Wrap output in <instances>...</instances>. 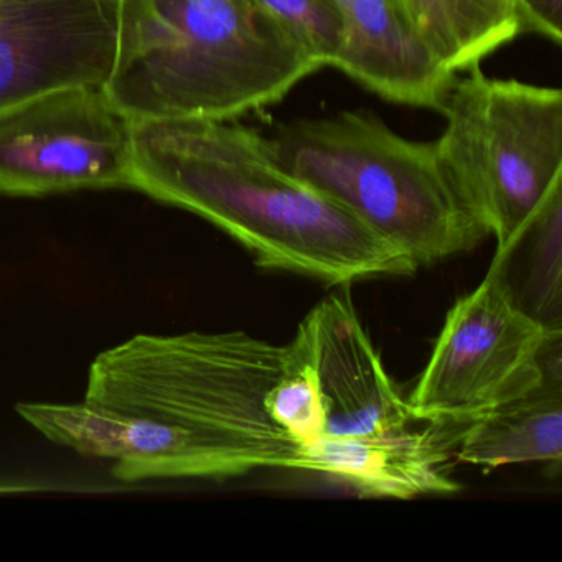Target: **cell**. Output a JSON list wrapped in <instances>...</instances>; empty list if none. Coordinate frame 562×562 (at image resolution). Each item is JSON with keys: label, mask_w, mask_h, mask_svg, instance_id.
<instances>
[{"label": "cell", "mask_w": 562, "mask_h": 562, "mask_svg": "<svg viewBox=\"0 0 562 562\" xmlns=\"http://www.w3.org/2000/svg\"><path fill=\"white\" fill-rule=\"evenodd\" d=\"M120 0H0V110L114 70Z\"/></svg>", "instance_id": "9c48e42d"}, {"label": "cell", "mask_w": 562, "mask_h": 562, "mask_svg": "<svg viewBox=\"0 0 562 562\" xmlns=\"http://www.w3.org/2000/svg\"><path fill=\"white\" fill-rule=\"evenodd\" d=\"M131 189L202 216L259 268L325 284L417 271L413 259L341 203L279 164L271 137L232 121H131Z\"/></svg>", "instance_id": "6da1fadb"}, {"label": "cell", "mask_w": 562, "mask_h": 562, "mask_svg": "<svg viewBox=\"0 0 562 562\" xmlns=\"http://www.w3.org/2000/svg\"><path fill=\"white\" fill-rule=\"evenodd\" d=\"M561 456L562 386L548 383L467 424L457 442L459 462L485 470Z\"/></svg>", "instance_id": "4fadbf2b"}, {"label": "cell", "mask_w": 562, "mask_h": 562, "mask_svg": "<svg viewBox=\"0 0 562 562\" xmlns=\"http://www.w3.org/2000/svg\"><path fill=\"white\" fill-rule=\"evenodd\" d=\"M317 70L258 0H120L104 91L130 121H232Z\"/></svg>", "instance_id": "7a4b0ae2"}, {"label": "cell", "mask_w": 562, "mask_h": 562, "mask_svg": "<svg viewBox=\"0 0 562 562\" xmlns=\"http://www.w3.org/2000/svg\"><path fill=\"white\" fill-rule=\"evenodd\" d=\"M521 32H535L554 44L562 42V0H513Z\"/></svg>", "instance_id": "ac0fdd59"}, {"label": "cell", "mask_w": 562, "mask_h": 562, "mask_svg": "<svg viewBox=\"0 0 562 562\" xmlns=\"http://www.w3.org/2000/svg\"><path fill=\"white\" fill-rule=\"evenodd\" d=\"M27 490H31V486L11 485V483H0V495H4V493L27 492Z\"/></svg>", "instance_id": "d6986e66"}, {"label": "cell", "mask_w": 562, "mask_h": 562, "mask_svg": "<svg viewBox=\"0 0 562 562\" xmlns=\"http://www.w3.org/2000/svg\"><path fill=\"white\" fill-rule=\"evenodd\" d=\"M284 348L281 374L266 394V413L289 439L301 446L324 436V403L307 361L289 345Z\"/></svg>", "instance_id": "2e32d148"}, {"label": "cell", "mask_w": 562, "mask_h": 562, "mask_svg": "<svg viewBox=\"0 0 562 562\" xmlns=\"http://www.w3.org/2000/svg\"><path fill=\"white\" fill-rule=\"evenodd\" d=\"M548 330L526 314L509 288L505 262L447 314L426 368L407 397L414 420L467 426L546 383Z\"/></svg>", "instance_id": "8992f818"}, {"label": "cell", "mask_w": 562, "mask_h": 562, "mask_svg": "<svg viewBox=\"0 0 562 562\" xmlns=\"http://www.w3.org/2000/svg\"><path fill=\"white\" fill-rule=\"evenodd\" d=\"M344 38L334 67L393 103L442 110L456 75L446 70L401 0H337Z\"/></svg>", "instance_id": "7c38bea8"}, {"label": "cell", "mask_w": 562, "mask_h": 562, "mask_svg": "<svg viewBox=\"0 0 562 562\" xmlns=\"http://www.w3.org/2000/svg\"><path fill=\"white\" fill-rule=\"evenodd\" d=\"M131 121L104 87L65 88L0 110V195L131 189Z\"/></svg>", "instance_id": "52a82bcc"}, {"label": "cell", "mask_w": 562, "mask_h": 562, "mask_svg": "<svg viewBox=\"0 0 562 562\" xmlns=\"http://www.w3.org/2000/svg\"><path fill=\"white\" fill-rule=\"evenodd\" d=\"M19 416L58 446L113 460V476L146 480H223L261 469L294 470L299 443L213 436L189 427L97 404L19 403Z\"/></svg>", "instance_id": "ba28073f"}, {"label": "cell", "mask_w": 562, "mask_h": 562, "mask_svg": "<svg viewBox=\"0 0 562 562\" xmlns=\"http://www.w3.org/2000/svg\"><path fill=\"white\" fill-rule=\"evenodd\" d=\"M463 427L427 424L424 430L406 427L374 436L317 437L299 446L294 470L331 476L363 498L450 495L459 492L449 460Z\"/></svg>", "instance_id": "8fae6325"}, {"label": "cell", "mask_w": 562, "mask_h": 562, "mask_svg": "<svg viewBox=\"0 0 562 562\" xmlns=\"http://www.w3.org/2000/svg\"><path fill=\"white\" fill-rule=\"evenodd\" d=\"M512 2H513V0H512Z\"/></svg>", "instance_id": "ffe728a7"}, {"label": "cell", "mask_w": 562, "mask_h": 562, "mask_svg": "<svg viewBox=\"0 0 562 562\" xmlns=\"http://www.w3.org/2000/svg\"><path fill=\"white\" fill-rule=\"evenodd\" d=\"M436 140L460 199L506 255L562 189V91L490 78L453 81Z\"/></svg>", "instance_id": "5b68a950"}, {"label": "cell", "mask_w": 562, "mask_h": 562, "mask_svg": "<svg viewBox=\"0 0 562 562\" xmlns=\"http://www.w3.org/2000/svg\"><path fill=\"white\" fill-rule=\"evenodd\" d=\"M513 249L522 252L521 278L508 281L519 282L513 289L516 302L548 330H561L562 189L552 193Z\"/></svg>", "instance_id": "9a60e30c"}, {"label": "cell", "mask_w": 562, "mask_h": 562, "mask_svg": "<svg viewBox=\"0 0 562 562\" xmlns=\"http://www.w3.org/2000/svg\"><path fill=\"white\" fill-rule=\"evenodd\" d=\"M288 345L314 371L324 436H374L414 423L407 397L387 374L348 299L330 295L315 305Z\"/></svg>", "instance_id": "30bf717a"}, {"label": "cell", "mask_w": 562, "mask_h": 562, "mask_svg": "<svg viewBox=\"0 0 562 562\" xmlns=\"http://www.w3.org/2000/svg\"><path fill=\"white\" fill-rule=\"evenodd\" d=\"M315 67H334L344 38L337 0H258Z\"/></svg>", "instance_id": "e0dca14e"}, {"label": "cell", "mask_w": 562, "mask_h": 562, "mask_svg": "<svg viewBox=\"0 0 562 562\" xmlns=\"http://www.w3.org/2000/svg\"><path fill=\"white\" fill-rule=\"evenodd\" d=\"M447 71L479 67L521 34L512 0H401Z\"/></svg>", "instance_id": "5bb4252c"}, {"label": "cell", "mask_w": 562, "mask_h": 562, "mask_svg": "<svg viewBox=\"0 0 562 562\" xmlns=\"http://www.w3.org/2000/svg\"><path fill=\"white\" fill-rule=\"evenodd\" d=\"M284 353L245 331L137 334L94 358L85 401L213 436L292 446L265 406Z\"/></svg>", "instance_id": "277c9868"}, {"label": "cell", "mask_w": 562, "mask_h": 562, "mask_svg": "<svg viewBox=\"0 0 562 562\" xmlns=\"http://www.w3.org/2000/svg\"><path fill=\"white\" fill-rule=\"evenodd\" d=\"M279 164L341 203L417 268L485 236L460 199L437 143H416L367 111L295 121L271 137Z\"/></svg>", "instance_id": "3957f363"}]
</instances>
